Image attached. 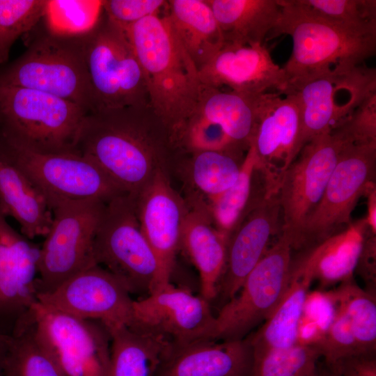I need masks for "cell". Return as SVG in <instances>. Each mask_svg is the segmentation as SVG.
I'll list each match as a JSON object with an SVG mask.
<instances>
[{
  "label": "cell",
  "mask_w": 376,
  "mask_h": 376,
  "mask_svg": "<svg viewBox=\"0 0 376 376\" xmlns=\"http://www.w3.org/2000/svg\"><path fill=\"white\" fill-rule=\"evenodd\" d=\"M281 13L270 38L288 35L292 50L282 67L290 83L341 66L364 64L376 53V26L350 27L315 17L293 0H279Z\"/></svg>",
  "instance_id": "3"
},
{
  "label": "cell",
  "mask_w": 376,
  "mask_h": 376,
  "mask_svg": "<svg viewBox=\"0 0 376 376\" xmlns=\"http://www.w3.org/2000/svg\"><path fill=\"white\" fill-rule=\"evenodd\" d=\"M5 376H64L36 340L32 324L25 315L15 322L9 334Z\"/></svg>",
  "instance_id": "32"
},
{
  "label": "cell",
  "mask_w": 376,
  "mask_h": 376,
  "mask_svg": "<svg viewBox=\"0 0 376 376\" xmlns=\"http://www.w3.org/2000/svg\"><path fill=\"white\" fill-rule=\"evenodd\" d=\"M301 111V145L343 123L368 96L376 93V70L365 65L337 67L292 81Z\"/></svg>",
  "instance_id": "13"
},
{
  "label": "cell",
  "mask_w": 376,
  "mask_h": 376,
  "mask_svg": "<svg viewBox=\"0 0 376 376\" xmlns=\"http://www.w3.org/2000/svg\"><path fill=\"white\" fill-rule=\"evenodd\" d=\"M75 151L134 196L159 173L173 179L187 155L149 104L88 113Z\"/></svg>",
  "instance_id": "1"
},
{
  "label": "cell",
  "mask_w": 376,
  "mask_h": 376,
  "mask_svg": "<svg viewBox=\"0 0 376 376\" xmlns=\"http://www.w3.org/2000/svg\"><path fill=\"white\" fill-rule=\"evenodd\" d=\"M221 31L224 43L264 44L281 13L279 0H205Z\"/></svg>",
  "instance_id": "28"
},
{
  "label": "cell",
  "mask_w": 376,
  "mask_h": 376,
  "mask_svg": "<svg viewBox=\"0 0 376 376\" xmlns=\"http://www.w3.org/2000/svg\"><path fill=\"white\" fill-rule=\"evenodd\" d=\"M8 336V334H5L0 329V340L6 338Z\"/></svg>",
  "instance_id": "48"
},
{
  "label": "cell",
  "mask_w": 376,
  "mask_h": 376,
  "mask_svg": "<svg viewBox=\"0 0 376 376\" xmlns=\"http://www.w3.org/2000/svg\"><path fill=\"white\" fill-rule=\"evenodd\" d=\"M333 302L335 306L334 318L322 337L313 345L320 357L324 358V362L329 364L361 353L348 318L343 311Z\"/></svg>",
  "instance_id": "40"
},
{
  "label": "cell",
  "mask_w": 376,
  "mask_h": 376,
  "mask_svg": "<svg viewBox=\"0 0 376 376\" xmlns=\"http://www.w3.org/2000/svg\"><path fill=\"white\" fill-rule=\"evenodd\" d=\"M105 204L99 200L50 203L53 219L39 251L38 295L96 265L94 239Z\"/></svg>",
  "instance_id": "9"
},
{
  "label": "cell",
  "mask_w": 376,
  "mask_h": 376,
  "mask_svg": "<svg viewBox=\"0 0 376 376\" xmlns=\"http://www.w3.org/2000/svg\"><path fill=\"white\" fill-rule=\"evenodd\" d=\"M93 101L91 112L149 104L145 77L125 29L102 13L84 36Z\"/></svg>",
  "instance_id": "5"
},
{
  "label": "cell",
  "mask_w": 376,
  "mask_h": 376,
  "mask_svg": "<svg viewBox=\"0 0 376 376\" xmlns=\"http://www.w3.org/2000/svg\"><path fill=\"white\" fill-rule=\"evenodd\" d=\"M305 376H318V366L315 370H312Z\"/></svg>",
  "instance_id": "47"
},
{
  "label": "cell",
  "mask_w": 376,
  "mask_h": 376,
  "mask_svg": "<svg viewBox=\"0 0 376 376\" xmlns=\"http://www.w3.org/2000/svg\"><path fill=\"white\" fill-rule=\"evenodd\" d=\"M0 86L42 91L73 102L88 113L92 111L84 36L63 38L49 34L35 42L0 75Z\"/></svg>",
  "instance_id": "7"
},
{
  "label": "cell",
  "mask_w": 376,
  "mask_h": 376,
  "mask_svg": "<svg viewBox=\"0 0 376 376\" xmlns=\"http://www.w3.org/2000/svg\"><path fill=\"white\" fill-rule=\"evenodd\" d=\"M355 271L363 280L366 290L376 294V234H365Z\"/></svg>",
  "instance_id": "43"
},
{
  "label": "cell",
  "mask_w": 376,
  "mask_h": 376,
  "mask_svg": "<svg viewBox=\"0 0 376 376\" xmlns=\"http://www.w3.org/2000/svg\"><path fill=\"white\" fill-rule=\"evenodd\" d=\"M35 338L64 376H109L111 335L97 321L83 320L38 301L24 314Z\"/></svg>",
  "instance_id": "11"
},
{
  "label": "cell",
  "mask_w": 376,
  "mask_h": 376,
  "mask_svg": "<svg viewBox=\"0 0 376 376\" xmlns=\"http://www.w3.org/2000/svg\"><path fill=\"white\" fill-rule=\"evenodd\" d=\"M309 14L350 27L376 26L375 0H293Z\"/></svg>",
  "instance_id": "38"
},
{
  "label": "cell",
  "mask_w": 376,
  "mask_h": 376,
  "mask_svg": "<svg viewBox=\"0 0 376 376\" xmlns=\"http://www.w3.org/2000/svg\"><path fill=\"white\" fill-rule=\"evenodd\" d=\"M334 364L340 376H376V352L354 354Z\"/></svg>",
  "instance_id": "44"
},
{
  "label": "cell",
  "mask_w": 376,
  "mask_h": 376,
  "mask_svg": "<svg viewBox=\"0 0 376 376\" xmlns=\"http://www.w3.org/2000/svg\"><path fill=\"white\" fill-rule=\"evenodd\" d=\"M301 120L300 104L292 92L259 96L249 148L256 157V169L269 190L278 191L283 174L302 148Z\"/></svg>",
  "instance_id": "15"
},
{
  "label": "cell",
  "mask_w": 376,
  "mask_h": 376,
  "mask_svg": "<svg viewBox=\"0 0 376 376\" xmlns=\"http://www.w3.org/2000/svg\"><path fill=\"white\" fill-rule=\"evenodd\" d=\"M5 218L0 213L1 330V324L12 322L13 327L38 302L39 293L40 248L15 231Z\"/></svg>",
  "instance_id": "21"
},
{
  "label": "cell",
  "mask_w": 376,
  "mask_h": 376,
  "mask_svg": "<svg viewBox=\"0 0 376 376\" xmlns=\"http://www.w3.org/2000/svg\"><path fill=\"white\" fill-rule=\"evenodd\" d=\"M334 130L352 143H376V93L364 99Z\"/></svg>",
  "instance_id": "41"
},
{
  "label": "cell",
  "mask_w": 376,
  "mask_h": 376,
  "mask_svg": "<svg viewBox=\"0 0 376 376\" xmlns=\"http://www.w3.org/2000/svg\"><path fill=\"white\" fill-rule=\"evenodd\" d=\"M367 214L364 220L368 230L376 234V187L373 185L366 193Z\"/></svg>",
  "instance_id": "45"
},
{
  "label": "cell",
  "mask_w": 376,
  "mask_h": 376,
  "mask_svg": "<svg viewBox=\"0 0 376 376\" xmlns=\"http://www.w3.org/2000/svg\"><path fill=\"white\" fill-rule=\"evenodd\" d=\"M375 168L376 143H346L293 250H306L346 228L359 198L375 185Z\"/></svg>",
  "instance_id": "12"
},
{
  "label": "cell",
  "mask_w": 376,
  "mask_h": 376,
  "mask_svg": "<svg viewBox=\"0 0 376 376\" xmlns=\"http://www.w3.org/2000/svg\"><path fill=\"white\" fill-rule=\"evenodd\" d=\"M164 12L198 70L223 47L221 31L205 0L166 1Z\"/></svg>",
  "instance_id": "27"
},
{
  "label": "cell",
  "mask_w": 376,
  "mask_h": 376,
  "mask_svg": "<svg viewBox=\"0 0 376 376\" xmlns=\"http://www.w3.org/2000/svg\"><path fill=\"white\" fill-rule=\"evenodd\" d=\"M45 0H0V64L14 42L42 18Z\"/></svg>",
  "instance_id": "39"
},
{
  "label": "cell",
  "mask_w": 376,
  "mask_h": 376,
  "mask_svg": "<svg viewBox=\"0 0 376 376\" xmlns=\"http://www.w3.org/2000/svg\"><path fill=\"white\" fill-rule=\"evenodd\" d=\"M246 154L203 151L187 155L175 178L185 183L189 194L186 201L207 202L219 196L237 180Z\"/></svg>",
  "instance_id": "29"
},
{
  "label": "cell",
  "mask_w": 376,
  "mask_h": 376,
  "mask_svg": "<svg viewBox=\"0 0 376 376\" xmlns=\"http://www.w3.org/2000/svg\"><path fill=\"white\" fill-rule=\"evenodd\" d=\"M124 28L143 72L149 105L173 135L196 109L198 70L164 11Z\"/></svg>",
  "instance_id": "2"
},
{
  "label": "cell",
  "mask_w": 376,
  "mask_h": 376,
  "mask_svg": "<svg viewBox=\"0 0 376 376\" xmlns=\"http://www.w3.org/2000/svg\"><path fill=\"white\" fill-rule=\"evenodd\" d=\"M201 84L257 97L285 93L289 81L264 44L224 43L217 54L198 70Z\"/></svg>",
  "instance_id": "20"
},
{
  "label": "cell",
  "mask_w": 376,
  "mask_h": 376,
  "mask_svg": "<svg viewBox=\"0 0 376 376\" xmlns=\"http://www.w3.org/2000/svg\"><path fill=\"white\" fill-rule=\"evenodd\" d=\"M88 112L55 95L0 86V136L43 153L75 152Z\"/></svg>",
  "instance_id": "4"
},
{
  "label": "cell",
  "mask_w": 376,
  "mask_h": 376,
  "mask_svg": "<svg viewBox=\"0 0 376 376\" xmlns=\"http://www.w3.org/2000/svg\"><path fill=\"white\" fill-rule=\"evenodd\" d=\"M0 213L19 225L28 239L45 237L52 224L45 196L15 166L0 157Z\"/></svg>",
  "instance_id": "24"
},
{
  "label": "cell",
  "mask_w": 376,
  "mask_h": 376,
  "mask_svg": "<svg viewBox=\"0 0 376 376\" xmlns=\"http://www.w3.org/2000/svg\"><path fill=\"white\" fill-rule=\"evenodd\" d=\"M320 357L315 346L303 343L287 349L253 352L248 376H305L317 368Z\"/></svg>",
  "instance_id": "36"
},
{
  "label": "cell",
  "mask_w": 376,
  "mask_h": 376,
  "mask_svg": "<svg viewBox=\"0 0 376 376\" xmlns=\"http://www.w3.org/2000/svg\"><path fill=\"white\" fill-rule=\"evenodd\" d=\"M253 363L249 338L171 343L154 376H248Z\"/></svg>",
  "instance_id": "22"
},
{
  "label": "cell",
  "mask_w": 376,
  "mask_h": 376,
  "mask_svg": "<svg viewBox=\"0 0 376 376\" xmlns=\"http://www.w3.org/2000/svg\"><path fill=\"white\" fill-rule=\"evenodd\" d=\"M259 96L201 84L194 113L219 125L235 144L247 151L256 127Z\"/></svg>",
  "instance_id": "30"
},
{
  "label": "cell",
  "mask_w": 376,
  "mask_h": 376,
  "mask_svg": "<svg viewBox=\"0 0 376 376\" xmlns=\"http://www.w3.org/2000/svg\"><path fill=\"white\" fill-rule=\"evenodd\" d=\"M214 315L210 301L171 283L133 300L130 327L159 334L174 344L200 340Z\"/></svg>",
  "instance_id": "18"
},
{
  "label": "cell",
  "mask_w": 376,
  "mask_h": 376,
  "mask_svg": "<svg viewBox=\"0 0 376 376\" xmlns=\"http://www.w3.org/2000/svg\"><path fill=\"white\" fill-rule=\"evenodd\" d=\"M289 237L276 242L244 279L237 293L222 306L200 340H242L274 312L289 284L292 263Z\"/></svg>",
  "instance_id": "6"
},
{
  "label": "cell",
  "mask_w": 376,
  "mask_h": 376,
  "mask_svg": "<svg viewBox=\"0 0 376 376\" xmlns=\"http://www.w3.org/2000/svg\"><path fill=\"white\" fill-rule=\"evenodd\" d=\"M313 281L310 272L292 258L289 284L281 300L261 327L247 336L253 352L287 349L297 343L299 327Z\"/></svg>",
  "instance_id": "26"
},
{
  "label": "cell",
  "mask_w": 376,
  "mask_h": 376,
  "mask_svg": "<svg viewBox=\"0 0 376 376\" xmlns=\"http://www.w3.org/2000/svg\"><path fill=\"white\" fill-rule=\"evenodd\" d=\"M347 142L334 130L314 137L283 174L278 188L281 232L289 237L292 250Z\"/></svg>",
  "instance_id": "14"
},
{
  "label": "cell",
  "mask_w": 376,
  "mask_h": 376,
  "mask_svg": "<svg viewBox=\"0 0 376 376\" xmlns=\"http://www.w3.org/2000/svg\"><path fill=\"white\" fill-rule=\"evenodd\" d=\"M186 203L188 210L180 249L184 250L199 274L200 295L210 302L218 295L226 264L228 239L217 228L204 205Z\"/></svg>",
  "instance_id": "23"
},
{
  "label": "cell",
  "mask_w": 376,
  "mask_h": 376,
  "mask_svg": "<svg viewBox=\"0 0 376 376\" xmlns=\"http://www.w3.org/2000/svg\"><path fill=\"white\" fill-rule=\"evenodd\" d=\"M102 13V0H45L42 18L49 34L72 38L90 33Z\"/></svg>",
  "instance_id": "35"
},
{
  "label": "cell",
  "mask_w": 376,
  "mask_h": 376,
  "mask_svg": "<svg viewBox=\"0 0 376 376\" xmlns=\"http://www.w3.org/2000/svg\"><path fill=\"white\" fill-rule=\"evenodd\" d=\"M135 205L141 230L157 263L152 293L171 283L188 207L164 173H157L135 195Z\"/></svg>",
  "instance_id": "17"
},
{
  "label": "cell",
  "mask_w": 376,
  "mask_h": 376,
  "mask_svg": "<svg viewBox=\"0 0 376 376\" xmlns=\"http://www.w3.org/2000/svg\"><path fill=\"white\" fill-rule=\"evenodd\" d=\"M0 157L22 171L50 203L99 200L125 193L95 163L77 152L43 153L0 136Z\"/></svg>",
  "instance_id": "10"
},
{
  "label": "cell",
  "mask_w": 376,
  "mask_h": 376,
  "mask_svg": "<svg viewBox=\"0 0 376 376\" xmlns=\"http://www.w3.org/2000/svg\"><path fill=\"white\" fill-rule=\"evenodd\" d=\"M328 292L348 318L359 352H376V294L362 289L353 278Z\"/></svg>",
  "instance_id": "33"
},
{
  "label": "cell",
  "mask_w": 376,
  "mask_h": 376,
  "mask_svg": "<svg viewBox=\"0 0 376 376\" xmlns=\"http://www.w3.org/2000/svg\"><path fill=\"white\" fill-rule=\"evenodd\" d=\"M93 256L128 292H152L157 273L155 254L138 219L135 196L123 194L106 203L95 233Z\"/></svg>",
  "instance_id": "8"
},
{
  "label": "cell",
  "mask_w": 376,
  "mask_h": 376,
  "mask_svg": "<svg viewBox=\"0 0 376 376\" xmlns=\"http://www.w3.org/2000/svg\"><path fill=\"white\" fill-rule=\"evenodd\" d=\"M164 0H105L103 13L112 22L126 27L148 17L161 14Z\"/></svg>",
  "instance_id": "42"
},
{
  "label": "cell",
  "mask_w": 376,
  "mask_h": 376,
  "mask_svg": "<svg viewBox=\"0 0 376 376\" xmlns=\"http://www.w3.org/2000/svg\"><path fill=\"white\" fill-rule=\"evenodd\" d=\"M177 147L184 153L226 151L244 154L247 151L235 144L217 125L196 113L173 134Z\"/></svg>",
  "instance_id": "37"
},
{
  "label": "cell",
  "mask_w": 376,
  "mask_h": 376,
  "mask_svg": "<svg viewBox=\"0 0 376 376\" xmlns=\"http://www.w3.org/2000/svg\"><path fill=\"white\" fill-rule=\"evenodd\" d=\"M123 283L95 265L71 276L53 291L39 294L43 305L83 320L97 321L109 333L131 322L133 299Z\"/></svg>",
  "instance_id": "16"
},
{
  "label": "cell",
  "mask_w": 376,
  "mask_h": 376,
  "mask_svg": "<svg viewBox=\"0 0 376 376\" xmlns=\"http://www.w3.org/2000/svg\"><path fill=\"white\" fill-rule=\"evenodd\" d=\"M8 337L9 334L6 338L0 340V376H5V357Z\"/></svg>",
  "instance_id": "46"
},
{
  "label": "cell",
  "mask_w": 376,
  "mask_h": 376,
  "mask_svg": "<svg viewBox=\"0 0 376 376\" xmlns=\"http://www.w3.org/2000/svg\"><path fill=\"white\" fill-rule=\"evenodd\" d=\"M367 230L364 218L352 222L344 230L302 251L296 260L322 287L340 283L353 278Z\"/></svg>",
  "instance_id": "25"
},
{
  "label": "cell",
  "mask_w": 376,
  "mask_h": 376,
  "mask_svg": "<svg viewBox=\"0 0 376 376\" xmlns=\"http://www.w3.org/2000/svg\"><path fill=\"white\" fill-rule=\"evenodd\" d=\"M256 165L255 154L249 148L235 183L205 205L214 224L227 239L251 201Z\"/></svg>",
  "instance_id": "34"
},
{
  "label": "cell",
  "mask_w": 376,
  "mask_h": 376,
  "mask_svg": "<svg viewBox=\"0 0 376 376\" xmlns=\"http://www.w3.org/2000/svg\"><path fill=\"white\" fill-rule=\"evenodd\" d=\"M109 376H154L171 342L162 335L125 326L111 334Z\"/></svg>",
  "instance_id": "31"
},
{
  "label": "cell",
  "mask_w": 376,
  "mask_h": 376,
  "mask_svg": "<svg viewBox=\"0 0 376 376\" xmlns=\"http://www.w3.org/2000/svg\"><path fill=\"white\" fill-rule=\"evenodd\" d=\"M280 219L278 193L265 190L251 199L227 242L226 264L218 290L225 303L237 293L267 251L270 237L279 229Z\"/></svg>",
  "instance_id": "19"
}]
</instances>
